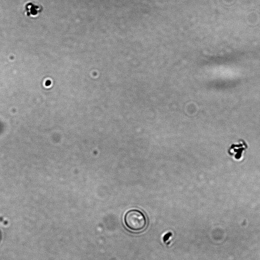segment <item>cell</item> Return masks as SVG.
<instances>
[{"mask_svg": "<svg viewBox=\"0 0 260 260\" xmlns=\"http://www.w3.org/2000/svg\"><path fill=\"white\" fill-rule=\"evenodd\" d=\"M123 220L126 227L133 232L142 231L147 225V219L145 214L137 209L127 211L124 214Z\"/></svg>", "mask_w": 260, "mask_h": 260, "instance_id": "6da1fadb", "label": "cell"}, {"mask_svg": "<svg viewBox=\"0 0 260 260\" xmlns=\"http://www.w3.org/2000/svg\"><path fill=\"white\" fill-rule=\"evenodd\" d=\"M247 145L244 140H241L237 144H232L229 148V154L234 159L239 160L243 157V152L247 148Z\"/></svg>", "mask_w": 260, "mask_h": 260, "instance_id": "7a4b0ae2", "label": "cell"}, {"mask_svg": "<svg viewBox=\"0 0 260 260\" xmlns=\"http://www.w3.org/2000/svg\"><path fill=\"white\" fill-rule=\"evenodd\" d=\"M41 6L36 5L32 3H28L24 6V11L27 17L35 18L38 16L42 12Z\"/></svg>", "mask_w": 260, "mask_h": 260, "instance_id": "3957f363", "label": "cell"}]
</instances>
